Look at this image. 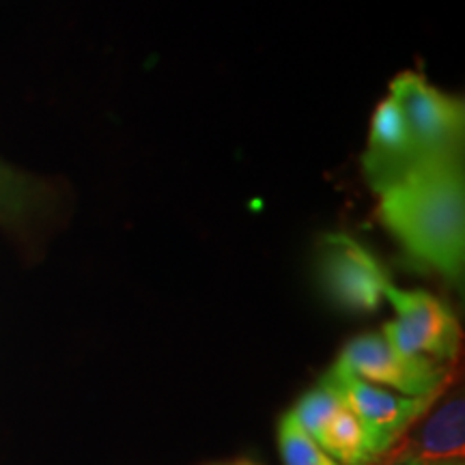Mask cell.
Masks as SVG:
<instances>
[{
	"label": "cell",
	"mask_w": 465,
	"mask_h": 465,
	"mask_svg": "<svg viewBox=\"0 0 465 465\" xmlns=\"http://www.w3.org/2000/svg\"><path fill=\"white\" fill-rule=\"evenodd\" d=\"M380 223L416 263L461 282L465 263L463 158L420 160L380 192Z\"/></svg>",
	"instance_id": "cell-1"
},
{
	"label": "cell",
	"mask_w": 465,
	"mask_h": 465,
	"mask_svg": "<svg viewBox=\"0 0 465 465\" xmlns=\"http://www.w3.org/2000/svg\"><path fill=\"white\" fill-rule=\"evenodd\" d=\"M391 97L403 113L411 141L422 160L463 158V100L440 91L416 72L392 80Z\"/></svg>",
	"instance_id": "cell-2"
},
{
	"label": "cell",
	"mask_w": 465,
	"mask_h": 465,
	"mask_svg": "<svg viewBox=\"0 0 465 465\" xmlns=\"http://www.w3.org/2000/svg\"><path fill=\"white\" fill-rule=\"evenodd\" d=\"M383 300L394 308V319L383 325L386 341L411 358L449 366L461 349V325L450 306L427 291H405L391 282Z\"/></svg>",
	"instance_id": "cell-3"
},
{
	"label": "cell",
	"mask_w": 465,
	"mask_h": 465,
	"mask_svg": "<svg viewBox=\"0 0 465 465\" xmlns=\"http://www.w3.org/2000/svg\"><path fill=\"white\" fill-rule=\"evenodd\" d=\"M322 380L328 381L339 392L347 410L353 411V416L364 427L377 463L405 438V433L441 397V394H433V397H405V394H397L388 391V388L360 380V377L351 375L336 362Z\"/></svg>",
	"instance_id": "cell-4"
},
{
	"label": "cell",
	"mask_w": 465,
	"mask_h": 465,
	"mask_svg": "<svg viewBox=\"0 0 465 465\" xmlns=\"http://www.w3.org/2000/svg\"><path fill=\"white\" fill-rule=\"evenodd\" d=\"M336 364L360 380L405 397H433L450 381V366L411 358L394 349L381 332L356 336L342 347Z\"/></svg>",
	"instance_id": "cell-5"
},
{
	"label": "cell",
	"mask_w": 465,
	"mask_h": 465,
	"mask_svg": "<svg viewBox=\"0 0 465 465\" xmlns=\"http://www.w3.org/2000/svg\"><path fill=\"white\" fill-rule=\"evenodd\" d=\"M319 282L334 306L364 315L380 308L391 278L358 240L345 232H330L319 246Z\"/></svg>",
	"instance_id": "cell-6"
},
{
	"label": "cell",
	"mask_w": 465,
	"mask_h": 465,
	"mask_svg": "<svg viewBox=\"0 0 465 465\" xmlns=\"http://www.w3.org/2000/svg\"><path fill=\"white\" fill-rule=\"evenodd\" d=\"M463 450L465 401L461 392H455L433 411H427L380 461H463Z\"/></svg>",
	"instance_id": "cell-7"
},
{
	"label": "cell",
	"mask_w": 465,
	"mask_h": 465,
	"mask_svg": "<svg viewBox=\"0 0 465 465\" xmlns=\"http://www.w3.org/2000/svg\"><path fill=\"white\" fill-rule=\"evenodd\" d=\"M422 158L411 141L403 113L391 95L377 104L371 116L369 147L364 153V174L377 194L397 183Z\"/></svg>",
	"instance_id": "cell-8"
},
{
	"label": "cell",
	"mask_w": 465,
	"mask_h": 465,
	"mask_svg": "<svg viewBox=\"0 0 465 465\" xmlns=\"http://www.w3.org/2000/svg\"><path fill=\"white\" fill-rule=\"evenodd\" d=\"M315 441L319 449L328 452L341 465H377L364 427L353 416V411L347 410L345 403L325 422Z\"/></svg>",
	"instance_id": "cell-9"
},
{
	"label": "cell",
	"mask_w": 465,
	"mask_h": 465,
	"mask_svg": "<svg viewBox=\"0 0 465 465\" xmlns=\"http://www.w3.org/2000/svg\"><path fill=\"white\" fill-rule=\"evenodd\" d=\"M39 203H42V192L31 179L0 164V220L3 223H25Z\"/></svg>",
	"instance_id": "cell-10"
},
{
	"label": "cell",
	"mask_w": 465,
	"mask_h": 465,
	"mask_svg": "<svg viewBox=\"0 0 465 465\" xmlns=\"http://www.w3.org/2000/svg\"><path fill=\"white\" fill-rule=\"evenodd\" d=\"M341 407L342 399L339 397V392H336L328 381L322 380L312 391H308L304 397L295 403V407L289 414L295 422H298V427L308 435V438L317 440V435L322 433L325 422H328Z\"/></svg>",
	"instance_id": "cell-11"
},
{
	"label": "cell",
	"mask_w": 465,
	"mask_h": 465,
	"mask_svg": "<svg viewBox=\"0 0 465 465\" xmlns=\"http://www.w3.org/2000/svg\"><path fill=\"white\" fill-rule=\"evenodd\" d=\"M278 450L284 465H341L302 431L291 414H284L278 422Z\"/></svg>",
	"instance_id": "cell-12"
},
{
	"label": "cell",
	"mask_w": 465,
	"mask_h": 465,
	"mask_svg": "<svg viewBox=\"0 0 465 465\" xmlns=\"http://www.w3.org/2000/svg\"><path fill=\"white\" fill-rule=\"evenodd\" d=\"M377 465H463V461H444V463H418V461H380Z\"/></svg>",
	"instance_id": "cell-13"
},
{
	"label": "cell",
	"mask_w": 465,
	"mask_h": 465,
	"mask_svg": "<svg viewBox=\"0 0 465 465\" xmlns=\"http://www.w3.org/2000/svg\"><path fill=\"white\" fill-rule=\"evenodd\" d=\"M223 465H257V463H252V461H235V463H223Z\"/></svg>",
	"instance_id": "cell-14"
}]
</instances>
